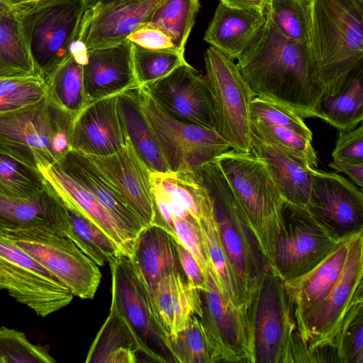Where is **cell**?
<instances>
[{
    "label": "cell",
    "mask_w": 363,
    "mask_h": 363,
    "mask_svg": "<svg viewBox=\"0 0 363 363\" xmlns=\"http://www.w3.org/2000/svg\"><path fill=\"white\" fill-rule=\"evenodd\" d=\"M265 16L255 40L238 60L244 79L255 96L283 105L303 118H316L325 88L310 45L285 38Z\"/></svg>",
    "instance_id": "obj_1"
},
{
    "label": "cell",
    "mask_w": 363,
    "mask_h": 363,
    "mask_svg": "<svg viewBox=\"0 0 363 363\" xmlns=\"http://www.w3.org/2000/svg\"><path fill=\"white\" fill-rule=\"evenodd\" d=\"M310 48L325 96L363 60V0H314Z\"/></svg>",
    "instance_id": "obj_2"
},
{
    "label": "cell",
    "mask_w": 363,
    "mask_h": 363,
    "mask_svg": "<svg viewBox=\"0 0 363 363\" xmlns=\"http://www.w3.org/2000/svg\"><path fill=\"white\" fill-rule=\"evenodd\" d=\"M227 179L268 266L274 269L284 225V199L265 165L251 152L229 150L215 159Z\"/></svg>",
    "instance_id": "obj_3"
},
{
    "label": "cell",
    "mask_w": 363,
    "mask_h": 363,
    "mask_svg": "<svg viewBox=\"0 0 363 363\" xmlns=\"http://www.w3.org/2000/svg\"><path fill=\"white\" fill-rule=\"evenodd\" d=\"M75 117L47 96L40 102L0 113V150L40 169L71 150Z\"/></svg>",
    "instance_id": "obj_4"
},
{
    "label": "cell",
    "mask_w": 363,
    "mask_h": 363,
    "mask_svg": "<svg viewBox=\"0 0 363 363\" xmlns=\"http://www.w3.org/2000/svg\"><path fill=\"white\" fill-rule=\"evenodd\" d=\"M194 172L211 197L223 246L250 307L263 275L270 268L215 160Z\"/></svg>",
    "instance_id": "obj_5"
},
{
    "label": "cell",
    "mask_w": 363,
    "mask_h": 363,
    "mask_svg": "<svg viewBox=\"0 0 363 363\" xmlns=\"http://www.w3.org/2000/svg\"><path fill=\"white\" fill-rule=\"evenodd\" d=\"M363 308V230L350 240L341 276L318 304L294 318L296 333L308 353L310 362L324 351L332 350L340 330ZM314 359V362H315Z\"/></svg>",
    "instance_id": "obj_6"
},
{
    "label": "cell",
    "mask_w": 363,
    "mask_h": 363,
    "mask_svg": "<svg viewBox=\"0 0 363 363\" xmlns=\"http://www.w3.org/2000/svg\"><path fill=\"white\" fill-rule=\"evenodd\" d=\"M85 11L84 0H39L16 15L25 45L43 77L70 55Z\"/></svg>",
    "instance_id": "obj_7"
},
{
    "label": "cell",
    "mask_w": 363,
    "mask_h": 363,
    "mask_svg": "<svg viewBox=\"0 0 363 363\" xmlns=\"http://www.w3.org/2000/svg\"><path fill=\"white\" fill-rule=\"evenodd\" d=\"M254 363L297 362L299 337L282 280L268 269L249 307Z\"/></svg>",
    "instance_id": "obj_8"
},
{
    "label": "cell",
    "mask_w": 363,
    "mask_h": 363,
    "mask_svg": "<svg viewBox=\"0 0 363 363\" xmlns=\"http://www.w3.org/2000/svg\"><path fill=\"white\" fill-rule=\"evenodd\" d=\"M205 79L213 102L216 132L235 151L252 147L251 103L255 97L237 63L210 46L204 54Z\"/></svg>",
    "instance_id": "obj_9"
},
{
    "label": "cell",
    "mask_w": 363,
    "mask_h": 363,
    "mask_svg": "<svg viewBox=\"0 0 363 363\" xmlns=\"http://www.w3.org/2000/svg\"><path fill=\"white\" fill-rule=\"evenodd\" d=\"M0 235L45 267L73 293L92 299L101 279L99 267L68 238L40 228H0Z\"/></svg>",
    "instance_id": "obj_10"
},
{
    "label": "cell",
    "mask_w": 363,
    "mask_h": 363,
    "mask_svg": "<svg viewBox=\"0 0 363 363\" xmlns=\"http://www.w3.org/2000/svg\"><path fill=\"white\" fill-rule=\"evenodd\" d=\"M143 113L172 172L194 171L230 148L214 128L182 122L158 106L143 86L138 87Z\"/></svg>",
    "instance_id": "obj_11"
},
{
    "label": "cell",
    "mask_w": 363,
    "mask_h": 363,
    "mask_svg": "<svg viewBox=\"0 0 363 363\" xmlns=\"http://www.w3.org/2000/svg\"><path fill=\"white\" fill-rule=\"evenodd\" d=\"M0 289L42 318L65 307L74 296L52 272L1 235Z\"/></svg>",
    "instance_id": "obj_12"
},
{
    "label": "cell",
    "mask_w": 363,
    "mask_h": 363,
    "mask_svg": "<svg viewBox=\"0 0 363 363\" xmlns=\"http://www.w3.org/2000/svg\"><path fill=\"white\" fill-rule=\"evenodd\" d=\"M341 238L308 209L285 203L284 225L276 242L272 272L283 281L298 277L323 259Z\"/></svg>",
    "instance_id": "obj_13"
},
{
    "label": "cell",
    "mask_w": 363,
    "mask_h": 363,
    "mask_svg": "<svg viewBox=\"0 0 363 363\" xmlns=\"http://www.w3.org/2000/svg\"><path fill=\"white\" fill-rule=\"evenodd\" d=\"M111 306L122 316L134 333L140 352L157 362L173 358L164 334L151 308L140 281L128 255L120 254L110 262Z\"/></svg>",
    "instance_id": "obj_14"
},
{
    "label": "cell",
    "mask_w": 363,
    "mask_h": 363,
    "mask_svg": "<svg viewBox=\"0 0 363 363\" xmlns=\"http://www.w3.org/2000/svg\"><path fill=\"white\" fill-rule=\"evenodd\" d=\"M143 86L169 116L214 128L212 98L205 77L187 62Z\"/></svg>",
    "instance_id": "obj_15"
},
{
    "label": "cell",
    "mask_w": 363,
    "mask_h": 363,
    "mask_svg": "<svg viewBox=\"0 0 363 363\" xmlns=\"http://www.w3.org/2000/svg\"><path fill=\"white\" fill-rule=\"evenodd\" d=\"M202 319L219 342L225 362L254 363V347L249 308L228 303L211 271L207 274V289L200 291Z\"/></svg>",
    "instance_id": "obj_16"
},
{
    "label": "cell",
    "mask_w": 363,
    "mask_h": 363,
    "mask_svg": "<svg viewBox=\"0 0 363 363\" xmlns=\"http://www.w3.org/2000/svg\"><path fill=\"white\" fill-rule=\"evenodd\" d=\"M307 209L340 236L363 230V194L335 172L314 169Z\"/></svg>",
    "instance_id": "obj_17"
},
{
    "label": "cell",
    "mask_w": 363,
    "mask_h": 363,
    "mask_svg": "<svg viewBox=\"0 0 363 363\" xmlns=\"http://www.w3.org/2000/svg\"><path fill=\"white\" fill-rule=\"evenodd\" d=\"M164 1H129L88 9L82 19L77 41L86 50L119 44L143 26Z\"/></svg>",
    "instance_id": "obj_18"
},
{
    "label": "cell",
    "mask_w": 363,
    "mask_h": 363,
    "mask_svg": "<svg viewBox=\"0 0 363 363\" xmlns=\"http://www.w3.org/2000/svg\"><path fill=\"white\" fill-rule=\"evenodd\" d=\"M118 95L86 106L75 117L71 150L106 156L118 152L126 144L128 136Z\"/></svg>",
    "instance_id": "obj_19"
},
{
    "label": "cell",
    "mask_w": 363,
    "mask_h": 363,
    "mask_svg": "<svg viewBox=\"0 0 363 363\" xmlns=\"http://www.w3.org/2000/svg\"><path fill=\"white\" fill-rule=\"evenodd\" d=\"M86 155L145 225L154 224L151 171L140 158L129 138L126 144L113 154Z\"/></svg>",
    "instance_id": "obj_20"
},
{
    "label": "cell",
    "mask_w": 363,
    "mask_h": 363,
    "mask_svg": "<svg viewBox=\"0 0 363 363\" xmlns=\"http://www.w3.org/2000/svg\"><path fill=\"white\" fill-rule=\"evenodd\" d=\"M83 84L86 106L139 87L133 68L131 42L125 40L112 46L86 50Z\"/></svg>",
    "instance_id": "obj_21"
},
{
    "label": "cell",
    "mask_w": 363,
    "mask_h": 363,
    "mask_svg": "<svg viewBox=\"0 0 363 363\" xmlns=\"http://www.w3.org/2000/svg\"><path fill=\"white\" fill-rule=\"evenodd\" d=\"M297 113L287 107L255 96L251 103L252 125L283 150L311 169H317L318 157L313 133Z\"/></svg>",
    "instance_id": "obj_22"
},
{
    "label": "cell",
    "mask_w": 363,
    "mask_h": 363,
    "mask_svg": "<svg viewBox=\"0 0 363 363\" xmlns=\"http://www.w3.org/2000/svg\"><path fill=\"white\" fill-rule=\"evenodd\" d=\"M252 130L250 152L265 165L285 203L307 209L314 169L283 150L252 125Z\"/></svg>",
    "instance_id": "obj_23"
},
{
    "label": "cell",
    "mask_w": 363,
    "mask_h": 363,
    "mask_svg": "<svg viewBox=\"0 0 363 363\" xmlns=\"http://www.w3.org/2000/svg\"><path fill=\"white\" fill-rule=\"evenodd\" d=\"M30 228L54 231L72 240L65 206L48 182L47 187L33 197L0 194V228Z\"/></svg>",
    "instance_id": "obj_24"
},
{
    "label": "cell",
    "mask_w": 363,
    "mask_h": 363,
    "mask_svg": "<svg viewBox=\"0 0 363 363\" xmlns=\"http://www.w3.org/2000/svg\"><path fill=\"white\" fill-rule=\"evenodd\" d=\"M39 170L63 201L70 203L96 224L123 254L130 256L137 236L105 208L91 192L69 176L57 162Z\"/></svg>",
    "instance_id": "obj_25"
},
{
    "label": "cell",
    "mask_w": 363,
    "mask_h": 363,
    "mask_svg": "<svg viewBox=\"0 0 363 363\" xmlns=\"http://www.w3.org/2000/svg\"><path fill=\"white\" fill-rule=\"evenodd\" d=\"M354 233L342 236L333 250L309 271L298 277L282 280L294 318L322 301L338 281Z\"/></svg>",
    "instance_id": "obj_26"
},
{
    "label": "cell",
    "mask_w": 363,
    "mask_h": 363,
    "mask_svg": "<svg viewBox=\"0 0 363 363\" xmlns=\"http://www.w3.org/2000/svg\"><path fill=\"white\" fill-rule=\"evenodd\" d=\"M128 257L149 301L162 278L182 271L176 238L158 225L146 226L140 232Z\"/></svg>",
    "instance_id": "obj_27"
},
{
    "label": "cell",
    "mask_w": 363,
    "mask_h": 363,
    "mask_svg": "<svg viewBox=\"0 0 363 363\" xmlns=\"http://www.w3.org/2000/svg\"><path fill=\"white\" fill-rule=\"evenodd\" d=\"M150 303L167 341L187 326L193 315L203 316L200 291L188 284L182 271L162 278Z\"/></svg>",
    "instance_id": "obj_28"
},
{
    "label": "cell",
    "mask_w": 363,
    "mask_h": 363,
    "mask_svg": "<svg viewBox=\"0 0 363 363\" xmlns=\"http://www.w3.org/2000/svg\"><path fill=\"white\" fill-rule=\"evenodd\" d=\"M57 162L133 235L137 236L147 226L86 154L70 150Z\"/></svg>",
    "instance_id": "obj_29"
},
{
    "label": "cell",
    "mask_w": 363,
    "mask_h": 363,
    "mask_svg": "<svg viewBox=\"0 0 363 363\" xmlns=\"http://www.w3.org/2000/svg\"><path fill=\"white\" fill-rule=\"evenodd\" d=\"M266 21L264 13L219 3L203 40L229 58L239 60L252 45Z\"/></svg>",
    "instance_id": "obj_30"
},
{
    "label": "cell",
    "mask_w": 363,
    "mask_h": 363,
    "mask_svg": "<svg viewBox=\"0 0 363 363\" xmlns=\"http://www.w3.org/2000/svg\"><path fill=\"white\" fill-rule=\"evenodd\" d=\"M119 106L130 141L152 172H170L157 136L141 108L138 88L118 95Z\"/></svg>",
    "instance_id": "obj_31"
},
{
    "label": "cell",
    "mask_w": 363,
    "mask_h": 363,
    "mask_svg": "<svg viewBox=\"0 0 363 363\" xmlns=\"http://www.w3.org/2000/svg\"><path fill=\"white\" fill-rule=\"evenodd\" d=\"M138 342L130 328L111 306L110 313L94 338L86 362L135 363L138 362Z\"/></svg>",
    "instance_id": "obj_32"
},
{
    "label": "cell",
    "mask_w": 363,
    "mask_h": 363,
    "mask_svg": "<svg viewBox=\"0 0 363 363\" xmlns=\"http://www.w3.org/2000/svg\"><path fill=\"white\" fill-rule=\"evenodd\" d=\"M316 118L339 131L352 130L363 121V65L348 77L335 95L325 96L318 105Z\"/></svg>",
    "instance_id": "obj_33"
},
{
    "label": "cell",
    "mask_w": 363,
    "mask_h": 363,
    "mask_svg": "<svg viewBox=\"0 0 363 363\" xmlns=\"http://www.w3.org/2000/svg\"><path fill=\"white\" fill-rule=\"evenodd\" d=\"M200 226L204 237L211 269L225 299L238 308H249L223 246L214 217L212 201L203 209Z\"/></svg>",
    "instance_id": "obj_34"
},
{
    "label": "cell",
    "mask_w": 363,
    "mask_h": 363,
    "mask_svg": "<svg viewBox=\"0 0 363 363\" xmlns=\"http://www.w3.org/2000/svg\"><path fill=\"white\" fill-rule=\"evenodd\" d=\"M85 62V56L71 52L65 60L43 77L49 99L74 117L86 106L83 84Z\"/></svg>",
    "instance_id": "obj_35"
},
{
    "label": "cell",
    "mask_w": 363,
    "mask_h": 363,
    "mask_svg": "<svg viewBox=\"0 0 363 363\" xmlns=\"http://www.w3.org/2000/svg\"><path fill=\"white\" fill-rule=\"evenodd\" d=\"M174 362H225L221 347L204 320L193 315L187 326L168 340Z\"/></svg>",
    "instance_id": "obj_36"
},
{
    "label": "cell",
    "mask_w": 363,
    "mask_h": 363,
    "mask_svg": "<svg viewBox=\"0 0 363 363\" xmlns=\"http://www.w3.org/2000/svg\"><path fill=\"white\" fill-rule=\"evenodd\" d=\"M34 74L41 75L25 45L16 15L0 4V77Z\"/></svg>",
    "instance_id": "obj_37"
},
{
    "label": "cell",
    "mask_w": 363,
    "mask_h": 363,
    "mask_svg": "<svg viewBox=\"0 0 363 363\" xmlns=\"http://www.w3.org/2000/svg\"><path fill=\"white\" fill-rule=\"evenodd\" d=\"M199 8V0H165L144 26L162 31L170 38L175 49L184 52Z\"/></svg>",
    "instance_id": "obj_38"
},
{
    "label": "cell",
    "mask_w": 363,
    "mask_h": 363,
    "mask_svg": "<svg viewBox=\"0 0 363 363\" xmlns=\"http://www.w3.org/2000/svg\"><path fill=\"white\" fill-rule=\"evenodd\" d=\"M68 214L72 241L99 267L123 254L100 228L70 203L63 201ZM124 255V254H123Z\"/></svg>",
    "instance_id": "obj_39"
},
{
    "label": "cell",
    "mask_w": 363,
    "mask_h": 363,
    "mask_svg": "<svg viewBox=\"0 0 363 363\" xmlns=\"http://www.w3.org/2000/svg\"><path fill=\"white\" fill-rule=\"evenodd\" d=\"M314 0H269L265 15L285 38L310 45Z\"/></svg>",
    "instance_id": "obj_40"
},
{
    "label": "cell",
    "mask_w": 363,
    "mask_h": 363,
    "mask_svg": "<svg viewBox=\"0 0 363 363\" xmlns=\"http://www.w3.org/2000/svg\"><path fill=\"white\" fill-rule=\"evenodd\" d=\"M47 186L48 182L38 169L0 150V194L30 198Z\"/></svg>",
    "instance_id": "obj_41"
},
{
    "label": "cell",
    "mask_w": 363,
    "mask_h": 363,
    "mask_svg": "<svg viewBox=\"0 0 363 363\" xmlns=\"http://www.w3.org/2000/svg\"><path fill=\"white\" fill-rule=\"evenodd\" d=\"M132 58L139 86L164 77L186 62L184 52L176 49H145L133 43Z\"/></svg>",
    "instance_id": "obj_42"
},
{
    "label": "cell",
    "mask_w": 363,
    "mask_h": 363,
    "mask_svg": "<svg viewBox=\"0 0 363 363\" xmlns=\"http://www.w3.org/2000/svg\"><path fill=\"white\" fill-rule=\"evenodd\" d=\"M47 94L41 75L0 77V113L37 104Z\"/></svg>",
    "instance_id": "obj_43"
},
{
    "label": "cell",
    "mask_w": 363,
    "mask_h": 363,
    "mask_svg": "<svg viewBox=\"0 0 363 363\" xmlns=\"http://www.w3.org/2000/svg\"><path fill=\"white\" fill-rule=\"evenodd\" d=\"M45 347L32 344L17 330L0 327V363H54Z\"/></svg>",
    "instance_id": "obj_44"
},
{
    "label": "cell",
    "mask_w": 363,
    "mask_h": 363,
    "mask_svg": "<svg viewBox=\"0 0 363 363\" xmlns=\"http://www.w3.org/2000/svg\"><path fill=\"white\" fill-rule=\"evenodd\" d=\"M333 350L338 362L363 363V308L345 322L335 337Z\"/></svg>",
    "instance_id": "obj_45"
},
{
    "label": "cell",
    "mask_w": 363,
    "mask_h": 363,
    "mask_svg": "<svg viewBox=\"0 0 363 363\" xmlns=\"http://www.w3.org/2000/svg\"><path fill=\"white\" fill-rule=\"evenodd\" d=\"M174 237L194 257L207 275L211 264L200 224L194 219L173 218Z\"/></svg>",
    "instance_id": "obj_46"
},
{
    "label": "cell",
    "mask_w": 363,
    "mask_h": 363,
    "mask_svg": "<svg viewBox=\"0 0 363 363\" xmlns=\"http://www.w3.org/2000/svg\"><path fill=\"white\" fill-rule=\"evenodd\" d=\"M332 157L334 162H363L362 123L352 130L339 131Z\"/></svg>",
    "instance_id": "obj_47"
},
{
    "label": "cell",
    "mask_w": 363,
    "mask_h": 363,
    "mask_svg": "<svg viewBox=\"0 0 363 363\" xmlns=\"http://www.w3.org/2000/svg\"><path fill=\"white\" fill-rule=\"evenodd\" d=\"M177 250L180 266L188 284L199 291H205L207 289V275L191 253L177 240Z\"/></svg>",
    "instance_id": "obj_48"
},
{
    "label": "cell",
    "mask_w": 363,
    "mask_h": 363,
    "mask_svg": "<svg viewBox=\"0 0 363 363\" xmlns=\"http://www.w3.org/2000/svg\"><path fill=\"white\" fill-rule=\"evenodd\" d=\"M127 40L145 49H175L168 35L157 28L147 26H143L135 30L127 38Z\"/></svg>",
    "instance_id": "obj_49"
},
{
    "label": "cell",
    "mask_w": 363,
    "mask_h": 363,
    "mask_svg": "<svg viewBox=\"0 0 363 363\" xmlns=\"http://www.w3.org/2000/svg\"><path fill=\"white\" fill-rule=\"evenodd\" d=\"M329 167L338 172L347 175L360 189L363 187V162H331Z\"/></svg>",
    "instance_id": "obj_50"
},
{
    "label": "cell",
    "mask_w": 363,
    "mask_h": 363,
    "mask_svg": "<svg viewBox=\"0 0 363 363\" xmlns=\"http://www.w3.org/2000/svg\"><path fill=\"white\" fill-rule=\"evenodd\" d=\"M223 4L237 9L264 13L269 0H219Z\"/></svg>",
    "instance_id": "obj_51"
},
{
    "label": "cell",
    "mask_w": 363,
    "mask_h": 363,
    "mask_svg": "<svg viewBox=\"0 0 363 363\" xmlns=\"http://www.w3.org/2000/svg\"><path fill=\"white\" fill-rule=\"evenodd\" d=\"M38 1L39 0H0V4L5 6L16 15Z\"/></svg>",
    "instance_id": "obj_52"
},
{
    "label": "cell",
    "mask_w": 363,
    "mask_h": 363,
    "mask_svg": "<svg viewBox=\"0 0 363 363\" xmlns=\"http://www.w3.org/2000/svg\"><path fill=\"white\" fill-rule=\"evenodd\" d=\"M86 10L96 6H105L107 4L138 0H84Z\"/></svg>",
    "instance_id": "obj_53"
}]
</instances>
